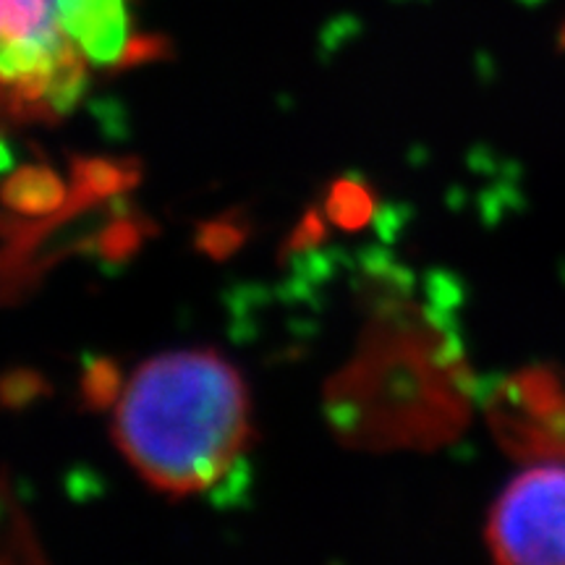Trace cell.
<instances>
[{
  "instance_id": "obj_1",
  "label": "cell",
  "mask_w": 565,
  "mask_h": 565,
  "mask_svg": "<svg viewBox=\"0 0 565 565\" xmlns=\"http://www.w3.org/2000/svg\"><path fill=\"white\" fill-rule=\"evenodd\" d=\"M113 437L154 490L173 498L207 492L233 475L249 448L246 387L212 351L158 356L126 383Z\"/></svg>"
},
{
  "instance_id": "obj_2",
  "label": "cell",
  "mask_w": 565,
  "mask_h": 565,
  "mask_svg": "<svg viewBox=\"0 0 565 565\" xmlns=\"http://www.w3.org/2000/svg\"><path fill=\"white\" fill-rule=\"evenodd\" d=\"M484 536L503 565H565V466L515 477L490 511Z\"/></svg>"
},
{
  "instance_id": "obj_3",
  "label": "cell",
  "mask_w": 565,
  "mask_h": 565,
  "mask_svg": "<svg viewBox=\"0 0 565 565\" xmlns=\"http://www.w3.org/2000/svg\"><path fill=\"white\" fill-rule=\"evenodd\" d=\"M3 95L24 105L51 100L63 68L79 55L58 17V0H0Z\"/></svg>"
},
{
  "instance_id": "obj_4",
  "label": "cell",
  "mask_w": 565,
  "mask_h": 565,
  "mask_svg": "<svg viewBox=\"0 0 565 565\" xmlns=\"http://www.w3.org/2000/svg\"><path fill=\"white\" fill-rule=\"evenodd\" d=\"M498 440L519 458H565V377L534 366L503 380L484 401Z\"/></svg>"
},
{
  "instance_id": "obj_5",
  "label": "cell",
  "mask_w": 565,
  "mask_h": 565,
  "mask_svg": "<svg viewBox=\"0 0 565 565\" xmlns=\"http://www.w3.org/2000/svg\"><path fill=\"white\" fill-rule=\"evenodd\" d=\"M63 30L95 66H118L129 47L126 0H58Z\"/></svg>"
},
{
  "instance_id": "obj_6",
  "label": "cell",
  "mask_w": 565,
  "mask_h": 565,
  "mask_svg": "<svg viewBox=\"0 0 565 565\" xmlns=\"http://www.w3.org/2000/svg\"><path fill=\"white\" fill-rule=\"evenodd\" d=\"M68 194L51 166H19L3 183V204L26 217H45L63 210Z\"/></svg>"
},
{
  "instance_id": "obj_7",
  "label": "cell",
  "mask_w": 565,
  "mask_h": 565,
  "mask_svg": "<svg viewBox=\"0 0 565 565\" xmlns=\"http://www.w3.org/2000/svg\"><path fill=\"white\" fill-rule=\"evenodd\" d=\"M74 202L76 207L129 192L141 179L139 162L110 158H74Z\"/></svg>"
},
{
  "instance_id": "obj_8",
  "label": "cell",
  "mask_w": 565,
  "mask_h": 565,
  "mask_svg": "<svg viewBox=\"0 0 565 565\" xmlns=\"http://www.w3.org/2000/svg\"><path fill=\"white\" fill-rule=\"evenodd\" d=\"M377 196L359 175H343L324 196V215L328 221L345 233H356L374 221Z\"/></svg>"
},
{
  "instance_id": "obj_9",
  "label": "cell",
  "mask_w": 565,
  "mask_h": 565,
  "mask_svg": "<svg viewBox=\"0 0 565 565\" xmlns=\"http://www.w3.org/2000/svg\"><path fill=\"white\" fill-rule=\"evenodd\" d=\"M147 236V223L134 215H118L97 233L95 254L105 265H124L139 252Z\"/></svg>"
},
{
  "instance_id": "obj_10",
  "label": "cell",
  "mask_w": 565,
  "mask_h": 565,
  "mask_svg": "<svg viewBox=\"0 0 565 565\" xmlns=\"http://www.w3.org/2000/svg\"><path fill=\"white\" fill-rule=\"evenodd\" d=\"M246 236H249V223L244 221L242 212H228V215L202 223L196 228L194 246L202 254H207L210 259L223 263V259L233 257V254L242 249Z\"/></svg>"
},
{
  "instance_id": "obj_11",
  "label": "cell",
  "mask_w": 565,
  "mask_h": 565,
  "mask_svg": "<svg viewBox=\"0 0 565 565\" xmlns=\"http://www.w3.org/2000/svg\"><path fill=\"white\" fill-rule=\"evenodd\" d=\"M124 393L121 370L110 359H89L82 377V401L92 412H103L116 404Z\"/></svg>"
},
{
  "instance_id": "obj_12",
  "label": "cell",
  "mask_w": 565,
  "mask_h": 565,
  "mask_svg": "<svg viewBox=\"0 0 565 565\" xmlns=\"http://www.w3.org/2000/svg\"><path fill=\"white\" fill-rule=\"evenodd\" d=\"M3 404L9 408H21L26 404H32L34 398H42V395L51 393V387H47L45 380L40 377L38 372H30V370H17V372H9L3 377Z\"/></svg>"
},
{
  "instance_id": "obj_13",
  "label": "cell",
  "mask_w": 565,
  "mask_h": 565,
  "mask_svg": "<svg viewBox=\"0 0 565 565\" xmlns=\"http://www.w3.org/2000/svg\"><path fill=\"white\" fill-rule=\"evenodd\" d=\"M322 242H324L322 215L317 210H307L291 236H288V242L282 244L280 252L282 257H291V254H307V252H315Z\"/></svg>"
},
{
  "instance_id": "obj_14",
  "label": "cell",
  "mask_w": 565,
  "mask_h": 565,
  "mask_svg": "<svg viewBox=\"0 0 565 565\" xmlns=\"http://www.w3.org/2000/svg\"><path fill=\"white\" fill-rule=\"evenodd\" d=\"M168 55V42L158 38H131L129 47H126V55L121 61V68L137 66V63L158 61Z\"/></svg>"
},
{
  "instance_id": "obj_15",
  "label": "cell",
  "mask_w": 565,
  "mask_h": 565,
  "mask_svg": "<svg viewBox=\"0 0 565 565\" xmlns=\"http://www.w3.org/2000/svg\"><path fill=\"white\" fill-rule=\"evenodd\" d=\"M561 42H563V47H565V26H563V34H561Z\"/></svg>"
}]
</instances>
